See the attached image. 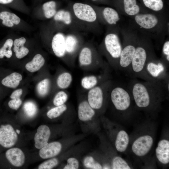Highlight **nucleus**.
<instances>
[{"label": "nucleus", "instance_id": "1", "mask_svg": "<svg viewBox=\"0 0 169 169\" xmlns=\"http://www.w3.org/2000/svg\"><path fill=\"white\" fill-rule=\"evenodd\" d=\"M169 80L140 81L133 78L127 87L137 107L154 111L169 92Z\"/></svg>", "mask_w": 169, "mask_h": 169}, {"label": "nucleus", "instance_id": "2", "mask_svg": "<svg viewBox=\"0 0 169 169\" xmlns=\"http://www.w3.org/2000/svg\"><path fill=\"white\" fill-rule=\"evenodd\" d=\"M0 25L13 30L27 33L34 31L35 29L9 8L0 4Z\"/></svg>", "mask_w": 169, "mask_h": 169}, {"label": "nucleus", "instance_id": "3", "mask_svg": "<svg viewBox=\"0 0 169 169\" xmlns=\"http://www.w3.org/2000/svg\"><path fill=\"white\" fill-rule=\"evenodd\" d=\"M108 99L118 111L125 112L131 108L132 98L127 86L115 84L113 82L109 91Z\"/></svg>", "mask_w": 169, "mask_h": 169}, {"label": "nucleus", "instance_id": "4", "mask_svg": "<svg viewBox=\"0 0 169 169\" xmlns=\"http://www.w3.org/2000/svg\"><path fill=\"white\" fill-rule=\"evenodd\" d=\"M78 53L79 67L84 70H98L105 64L103 62L95 49L90 45L82 46Z\"/></svg>", "mask_w": 169, "mask_h": 169}, {"label": "nucleus", "instance_id": "5", "mask_svg": "<svg viewBox=\"0 0 169 169\" xmlns=\"http://www.w3.org/2000/svg\"><path fill=\"white\" fill-rule=\"evenodd\" d=\"M148 49L141 45L136 47L128 74L133 78L146 80L145 66L148 60L153 56Z\"/></svg>", "mask_w": 169, "mask_h": 169}, {"label": "nucleus", "instance_id": "6", "mask_svg": "<svg viewBox=\"0 0 169 169\" xmlns=\"http://www.w3.org/2000/svg\"><path fill=\"white\" fill-rule=\"evenodd\" d=\"M113 82L110 79L87 91V100L94 110H99L103 108L108 99L109 91Z\"/></svg>", "mask_w": 169, "mask_h": 169}, {"label": "nucleus", "instance_id": "7", "mask_svg": "<svg viewBox=\"0 0 169 169\" xmlns=\"http://www.w3.org/2000/svg\"><path fill=\"white\" fill-rule=\"evenodd\" d=\"M104 44L108 64L114 69L119 70V60L122 47L118 37L113 33L107 34Z\"/></svg>", "mask_w": 169, "mask_h": 169}, {"label": "nucleus", "instance_id": "8", "mask_svg": "<svg viewBox=\"0 0 169 169\" xmlns=\"http://www.w3.org/2000/svg\"><path fill=\"white\" fill-rule=\"evenodd\" d=\"M168 67L163 60L156 59L153 56L148 60L145 66L146 80L163 81L168 79Z\"/></svg>", "mask_w": 169, "mask_h": 169}, {"label": "nucleus", "instance_id": "9", "mask_svg": "<svg viewBox=\"0 0 169 169\" xmlns=\"http://www.w3.org/2000/svg\"><path fill=\"white\" fill-rule=\"evenodd\" d=\"M59 5L56 1H47L34 6L31 14L33 18L38 20L51 19L58 10Z\"/></svg>", "mask_w": 169, "mask_h": 169}, {"label": "nucleus", "instance_id": "10", "mask_svg": "<svg viewBox=\"0 0 169 169\" xmlns=\"http://www.w3.org/2000/svg\"><path fill=\"white\" fill-rule=\"evenodd\" d=\"M110 68L108 64L105 63L100 73L87 75L82 77L80 81V85L82 89L88 91L111 79Z\"/></svg>", "mask_w": 169, "mask_h": 169}, {"label": "nucleus", "instance_id": "11", "mask_svg": "<svg viewBox=\"0 0 169 169\" xmlns=\"http://www.w3.org/2000/svg\"><path fill=\"white\" fill-rule=\"evenodd\" d=\"M75 16L79 20L88 23H93L97 19L95 10L91 5L81 3H75L72 6Z\"/></svg>", "mask_w": 169, "mask_h": 169}, {"label": "nucleus", "instance_id": "12", "mask_svg": "<svg viewBox=\"0 0 169 169\" xmlns=\"http://www.w3.org/2000/svg\"><path fill=\"white\" fill-rule=\"evenodd\" d=\"M18 139L17 133L9 124L0 125V146L8 148L13 146Z\"/></svg>", "mask_w": 169, "mask_h": 169}, {"label": "nucleus", "instance_id": "13", "mask_svg": "<svg viewBox=\"0 0 169 169\" xmlns=\"http://www.w3.org/2000/svg\"><path fill=\"white\" fill-rule=\"evenodd\" d=\"M153 143V139L149 135L141 136L133 142L131 149L137 156H143L146 155L150 150Z\"/></svg>", "mask_w": 169, "mask_h": 169}, {"label": "nucleus", "instance_id": "14", "mask_svg": "<svg viewBox=\"0 0 169 169\" xmlns=\"http://www.w3.org/2000/svg\"><path fill=\"white\" fill-rule=\"evenodd\" d=\"M136 47L130 44L122 48L119 58V70L128 74Z\"/></svg>", "mask_w": 169, "mask_h": 169}, {"label": "nucleus", "instance_id": "15", "mask_svg": "<svg viewBox=\"0 0 169 169\" xmlns=\"http://www.w3.org/2000/svg\"><path fill=\"white\" fill-rule=\"evenodd\" d=\"M28 39V38L23 36H15L13 40V50L17 59H22L29 53L28 48L25 46Z\"/></svg>", "mask_w": 169, "mask_h": 169}, {"label": "nucleus", "instance_id": "16", "mask_svg": "<svg viewBox=\"0 0 169 169\" xmlns=\"http://www.w3.org/2000/svg\"><path fill=\"white\" fill-rule=\"evenodd\" d=\"M5 156L10 164L16 167L22 166L24 162V154L22 150L18 148L8 149L5 152Z\"/></svg>", "mask_w": 169, "mask_h": 169}, {"label": "nucleus", "instance_id": "17", "mask_svg": "<svg viewBox=\"0 0 169 169\" xmlns=\"http://www.w3.org/2000/svg\"><path fill=\"white\" fill-rule=\"evenodd\" d=\"M15 35L10 33L8 34L0 42V59L4 58L10 59L13 54L12 50Z\"/></svg>", "mask_w": 169, "mask_h": 169}, {"label": "nucleus", "instance_id": "18", "mask_svg": "<svg viewBox=\"0 0 169 169\" xmlns=\"http://www.w3.org/2000/svg\"><path fill=\"white\" fill-rule=\"evenodd\" d=\"M50 135V131L47 125H40L34 137L35 147L40 149L47 144Z\"/></svg>", "mask_w": 169, "mask_h": 169}, {"label": "nucleus", "instance_id": "19", "mask_svg": "<svg viewBox=\"0 0 169 169\" xmlns=\"http://www.w3.org/2000/svg\"><path fill=\"white\" fill-rule=\"evenodd\" d=\"M135 19L141 28L147 29L153 28L158 23L157 17L150 13L137 14L135 17Z\"/></svg>", "mask_w": 169, "mask_h": 169}, {"label": "nucleus", "instance_id": "20", "mask_svg": "<svg viewBox=\"0 0 169 169\" xmlns=\"http://www.w3.org/2000/svg\"><path fill=\"white\" fill-rule=\"evenodd\" d=\"M61 148V144L58 142L48 143L40 149L39 155L44 159L53 157L59 153Z\"/></svg>", "mask_w": 169, "mask_h": 169}, {"label": "nucleus", "instance_id": "21", "mask_svg": "<svg viewBox=\"0 0 169 169\" xmlns=\"http://www.w3.org/2000/svg\"><path fill=\"white\" fill-rule=\"evenodd\" d=\"M157 158L161 163L166 164L169 162V141L162 139L158 142L156 150Z\"/></svg>", "mask_w": 169, "mask_h": 169}, {"label": "nucleus", "instance_id": "22", "mask_svg": "<svg viewBox=\"0 0 169 169\" xmlns=\"http://www.w3.org/2000/svg\"><path fill=\"white\" fill-rule=\"evenodd\" d=\"M0 4L26 15H31L30 8L23 0H0Z\"/></svg>", "mask_w": 169, "mask_h": 169}, {"label": "nucleus", "instance_id": "23", "mask_svg": "<svg viewBox=\"0 0 169 169\" xmlns=\"http://www.w3.org/2000/svg\"><path fill=\"white\" fill-rule=\"evenodd\" d=\"M95 114V110L86 100L81 101L78 107V116L79 120L85 121L91 119Z\"/></svg>", "mask_w": 169, "mask_h": 169}, {"label": "nucleus", "instance_id": "24", "mask_svg": "<svg viewBox=\"0 0 169 169\" xmlns=\"http://www.w3.org/2000/svg\"><path fill=\"white\" fill-rule=\"evenodd\" d=\"M22 79L21 74L17 72H13L4 77L1 80V84L4 86L15 88L19 85Z\"/></svg>", "mask_w": 169, "mask_h": 169}, {"label": "nucleus", "instance_id": "25", "mask_svg": "<svg viewBox=\"0 0 169 169\" xmlns=\"http://www.w3.org/2000/svg\"><path fill=\"white\" fill-rule=\"evenodd\" d=\"M45 59L40 54H36L32 60L27 63L25 66L26 69L31 72H34L39 70L44 65Z\"/></svg>", "mask_w": 169, "mask_h": 169}, {"label": "nucleus", "instance_id": "26", "mask_svg": "<svg viewBox=\"0 0 169 169\" xmlns=\"http://www.w3.org/2000/svg\"><path fill=\"white\" fill-rule=\"evenodd\" d=\"M129 137L127 133L125 131H120L117 134L115 146L117 150L123 152L126 149L129 143Z\"/></svg>", "mask_w": 169, "mask_h": 169}, {"label": "nucleus", "instance_id": "27", "mask_svg": "<svg viewBox=\"0 0 169 169\" xmlns=\"http://www.w3.org/2000/svg\"><path fill=\"white\" fill-rule=\"evenodd\" d=\"M72 22V18L69 11L64 10H58L52 18L51 23L54 24L63 23L66 25H69Z\"/></svg>", "mask_w": 169, "mask_h": 169}, {"label": "nucleus", "instance_id": "28", "mask_svg": "<svg viewBox=\"0 0 169 169\" xmlns=\"http://www.w3.org/2000/svg\"><path fill=\"white\" fill-rule=\"evenodd\" d=\"M72 81V75L66 70L64 71L59 75L56 79V84L59 88L64 90L69 87Z\"/></svg>", "mask_w": 169, "mask_h": 169}, {"label": "nucleus", "instance_id": "29", "mask_svg": "<svg viewBox=\"0 0 169 169\" xmlns=\"http://www.w3.org/2000/svg\"><path fill=\"white\" fill-rule=\"evenodd\" d=\"M122 5L125 13L129 15L138 14L140 7L136 0H122Z\"/></svg>", "mask_w": 169, "mask_h": 169}, {"label": "nucleus", "instance_id": "30", "mask_svg": "<svg viewBox=\"0 0 169 169\" xmlns=\"http://www.w3.org/2000/svg\"><path fill=\"white\" fill-rule=\"evenodd\" d=\"M105 19L110 24H115L120 18L117 11L110 7L105 8L103 11Z\"/></svg>", "mask_w": 169, "mask_h": 169}, {"label": "nucleus", "instance_id": "31", "mask_svg": "<svg viewBox=\"0 0 169 169\" xmlns=\"http://www.w3.org/2000/svg\"><path fill=\"white\" fill-rule=\"evenodd\" d=\"M50 86V81L49 78H45L37 84L36 90L38 94L41 96L46 95L49 93Z\"/></svg>", "mask_w": 169, "mask_h": 169}, {"label": "nucleus", "instance_id": "32", "mask_svg": "<svg viewBox=\"0 0 169 169\" xmlns=\"http://www.w3.org/2000/svg\"><path fill=\"white\" fill-rule=\"evenodd\" d=\"M141 0L145 7L154 11H160L164 7V3L162 0Z\"/></svg>", "mask_w": 169, "mask_h": 169}, {"label": "nucleus", "instance_id": "33", "mask_svg": "<svg viewBox=\"0 0 169 169\" xmlns=\"http://www.w3.org/2000/svg\"><path fill=\"white\" fill-rule=\"evenodd\" d=\"M67 109L65 104L53 108L49 110L47 113V117L50 119L57 118L60 116Z\"/></svg>", "mask_w": 169, "mask_h": 169}, {"label": "nucleus", "instance_id": "34", "mask_svg": "<svg viewBox=\"0 0 169 169\" xmlns=\"http://www.w3.org/2000/svg\"><path fill=\"white\" fill-rule=\"evenodd\" d=\"M68 94L67 91L64 90L58 92L55 95L53 100L54 105L56 106L61 105L65 104L68 98Z\"/></svg>", "mask_w": 169, "mask_h": 169}, {"label": "nucleus", "instance_id": "35", "mask_svg": "<svg viewBox=\"0 0 169 169\" xmlns=\"http://www.w3.org/2000/svg\"><path fill=\"white\" fill-rule=\"evenodd\" d=\"M112 168L113 169H130L127 163L122 157L116 156L112 160Z\"/></svg>", "mask_w": 169, "mask_h": 169}, {"label": "nucleus", "instance_id": "36", "mask_svg": "<svg viewBox=\"0 0 169 169\" xmlns=\"http://www.w3.org/2000/svg\"><path fill=\"white\" fill-rule=\"evenodd\" d=\"M23 108L26 115L30 118L33 117L37 112L36 105L32 101L25 102L23 105Z\"/></svg>", "mask_w": 169, "mask_h": 169}, {"label": "nucleus", "instance_id": "37", "mask_svg": "<svg viewBox=\"0 0 169 169\" xmlns=\"http://www.w3.org/2000/svg\"><path fill=\"white\" fill-rule=\"evenodd\" d=\"M84 164L86 167L90 169H100L102 168L101 164L95 161L93 157L90 156L85 158Z\"/></svg>", "mask_w": 169, "mask_h": 169}, {"label": "nucleus", "instance_id": "38", "mask_svg": "<svg viewBox=\"0 0 169 169\" xmlns=\"http://www.w3.org/2000/svg\"><path fill=\"white\" fill-rule=\"evenodd\" d=\"M58 161L56 158H53L41 164L38 166L39 169H50L56 166Z\"/></svg>", "mask_w": 169, "mask_h": 169}, {"label": "nucleus", "instance_id": "39", "mask_svg": "<svg viewBox=\"0 0 169 169\" xmlns=\"http://www.w3.org/2000/svg\"><path fill=\"white\" fill-rule=\"evenodd\" d=\"M79 166L78 161L74 158H70L67 160V164L64 168V169H77Z\"/></svg>", "mask_w": 169, "mask_h": 169}, {"label": "nucleus", "instance_id": "40", "mask_svg": "<svg viewBox=\"0 0 169 169\" xmlns=\"http://www.w3.org/2000/svg\"><path fill=\"white\" fill-rule=\"evenodd\" d=\"M162 53L164 56V63L168 66L169 62V41H167L164 44L162 48Z\"/></svg>", "mask_w": 169, "mask_h": 169}, {"label": "nucleus", "instance_id": "41", "mask_svg": "<svg viewBox=\"0 0 169 169\" xmlns=\"http://www.w3.org/2000/svg\"><path fill=\"white\" fill-rule=\"evenodd\" d=\"M22 103V101L20 98L12 99L8 102V105L10 108L16 110L19 107Z\"/></svg>", "mask_w": 169, "mask_h": 169}, {"label": "nucleus", "instance_id": "42", "mask_svg": "<svg viewBox=\"0 0 169 169\" xmlns=\"http://www.w3.org/2000/svg\"><path fill=\"white\" fill-rule=\"evenodd\" d=\"M23 93V90L21 89H17L14 91L10 96L11 99H17L20 98Z\"/></svg>", "mask_w": 169, "mask_h": 169}, {"label": "nucleus", "instance_id": "43", "mask_svg": "<svg viewBox=\"0 0 169 169\" xmlns=\"http://www.w3.org/2000/svg\"><path fill=\"white\" fill-rule=\"evenodd\" d=\"M49 0H32L34 6Z\"/></svg>", "mask_w": 169, "mask_h": 169}, {"label": "nucleus", "instance_id": "44", "mask_svg": "<svg viewBox=\"0 0 169 169\" xmlns=\"http://www.w3.org/2000/svg\"><path fill=\"white\" fill-rule=\"evenodd\" d=\"M16 132L18 134H19L20 133V131L18 129L16 130Z\"/></svg>", "mask_w": 169, "mask_h": 169}, {"label": "nucleus", "instance_id": "45", "mask_svg": "<svg viewBox=\"0 0 169 169\" xmlns=\"http://www.w3.org/2000/svg\"><path fill=\"white\" fill-rule=\"evenodd\" d=\"M91 1H94V2H97L98 1V0H91Z\"/></svg>", "mask_w": 169, "mask_h": 169}]
</instances>
